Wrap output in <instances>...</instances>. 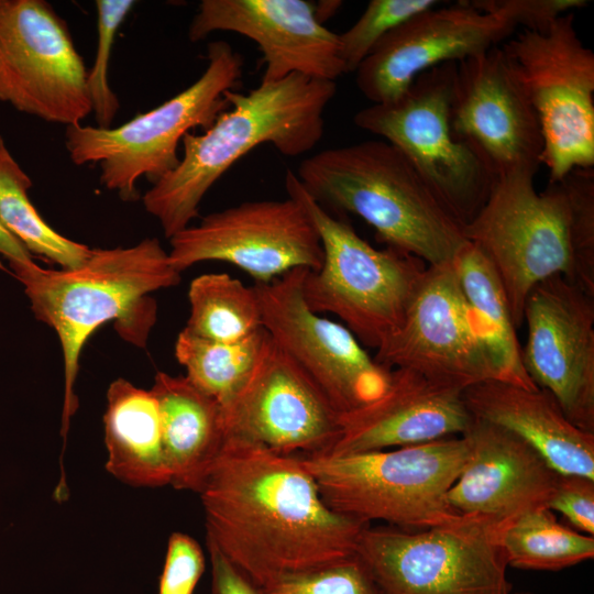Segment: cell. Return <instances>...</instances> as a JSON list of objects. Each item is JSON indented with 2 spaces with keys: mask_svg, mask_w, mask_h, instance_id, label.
<instances>
[{
  "mask_svg": "<svg viewBox=\"0 0 594 594\" xmlns=\"http://www.w3.org/2000/svg\"><path fill=\"white\" fill-rule=\"evenodd\" d=\"M256 587L258 594H381L355 554L320 568L286 573Z\"/></svg>",
  "mask_w": 594,
  "mask_h": 594,
  "instance_id": "d6a6232c",
  "label": "cell"
},
{
  "mask_svg": "<svg viewBox=\"0 0 594 594\" xmlns=\"http://www.w3.org/2000/svg\"><path fill=\"white\" fill-rule=\"evenodd\" d=\"M189 317L184 329L217 342L241 341L262 329L255 286L226 273L194 278L188 289Z\"/></svg>",
  "mask_w": 594,
  "mask_h": 594,
  "instance_id": "83f0119b",
  "label": "cell"
},
{
  "mask_svg": "<svg viewBox=\"0 0 594 594\" xmlns=\"http://www.w3.org/2000/svg\"><path fill=\"white\" fill-rule=\"evenodd\" d=\"M198 494L206 541L255 586L354 556L370 525L330 508L301 457L235 438H226Z\"/></svg>",
  "mask_w": 594,
  "mask_h": 594,
  "instance_id": "6da1fadb",
  "label": "cell"
},
{
  "mask_svg": "<svg viewBox=\"0 0 594 594\" xmlns=\"http://www.w3.org/2000/svg\"><path fill=\"white\" fill-rule=\"evenodd\" d=\"M150 391L158 406L170 485L198 493L226 441L221 406L185 375L158 372Z\"/></svg>",
  "mask_w": 594,
  "mask_h": 594,
  "instance_id": "cb8c5ba5",
  "label": "cell"
},
{
  "mask_svg": "<svg viewBox=\"0 0 594 594\" xmlns=\"http://www.w3.org/2000/svg\"><path fill=\"white\" fill-rule=\"evenodd\" d=\"M462 436L469 443V458L447 494L457 514L505 525L525 513L548 508L559 473L530 444L476 419Z\"/></svg>",
  "mask_w": 594,
  "mask_h": 594,
  "instance_id": "44dd1931",
  "label": "cell"
},
{
  "mask_svg": "<svg viewBox=\"0 0 594 594\" xmlns=\"http://www.w3.org/2000/svg\"><path fill=\"white\" fill-rule=\"evenodd\" d=\"M262 328L237 342H217L183 329L175 342V356L187 380L222 407L244 386L268 342Z\"/></svg>",
  "mask_w": 594,
  "mask_h": 594,
  "instance_id": "4316f807",
  "label": "cell"
},
{
  "mask_svg": "<svg viewBox=\"0 0 594 594\" xmlns=\"http://www.w3.org/2000/svg\"><path fill=\"white\" fill-rule=\"evenodd\" d=\"M285 187L308 213L323 251L320 268L304 275L308 308L336 315L361 344L377 350L400 326L428 265L409 253L372 246L318 204L292 169Z\"/></svg>",
  "mask_w": 594,
  "mask_h": 594,
  "instance_id": "52a82bcc",
  "label": "cell"
},
{
  "mask_svg": "<svg viewBox=\"0 0 594 594\" xmlns=\"http://www.w3.org/2000/svg\"><path fill=\"white\" fill-rule=\"evenodd\" d=\"M211 566L209 594H258L257 587L212 543L207 541Z\"/></svg>",
  "mask_w": 594,
  "mask_h": 594,
  "instance_id": "8d00e7d4",
  "label": "cell"
},
{
  "mask_svg": "<svg viewBox=\"0 0 594 594\" xmlns=\"http://www.w3.org/2000/svg\"><path fill=\"white\" fill-rule=\"evenodd\" d=\"M0 254L9 262H24L32 260L24 245L12 235L0 221Z\"/></svg>",
  "mask_w": 594,
  "mask_h": 594,
  "instance_id": "74e56055",
  "label": "cell"
},
{
  "mask_svg": "<svg viewBox=\"0 0 594 594\" xmlns=\"http://www.w3.org/2000/svg\"><path fill=\"white\" fill-rule=\"evenodd\" d=\"M535 176L518 170L497 177L463 227L496 272L517 329L530 290L550 277L594 296V170L575 168L542 191Z\"/></svg>",
  "mask_w": 594,
  "mask_h": 594,
  "instance_id": "7a4b0ae2",
  "label": "cell"
},
{
  "mask_svg": "<svg viewBox=\"0 0 594 594\" xmlns=\"http://www.w3.org/2000/svg\"><path fill=\"white\" fill-rule=\"evenodd\" d=\"M503 527L470 516L421 530L369 525L355 556L381 594H509Z\"/></svg>",
  "mask_w": 594,
  "mask_h": 594,
  "instance_id": "9c48e42d",
  "label": "cell"
},
{
  "mask_svg": "<svg viewBox=\"0 0 594 594\" xmlns=\"http://www.w3.org/2000/svg\"><path fill=\"white\" fill-rule=\"evenodd\" d=\"M462 397L474 419L518 436L559 474L594 480V433L573 425L547 391L488 380L466 387Z\"/></svg>",
  "mask_w": 594,
  "mask_h": 594,
  "instance_id": "603a6c76",
  "label": "cell"
},
{
  "mask_svg": "<svg viewBox=\"0 0 594 594\" xmlns=\"http://www.w3.org/2000/svg\"><path fill=\"white\" fill-rule=\"evenodd\" d=\"M234 32L255 42L265 65L262 81L292 74L336 81L345 74L339 34L319 20L316 2L305 0H202L188 37Z\"/></svg>",
  "mask_w": 594,
  "mask_h": 594,
  "instance_id": "ffe728a7",
  "label": "cell"
},
{
  "mask_svg": "<svg viewBox=\"0 0 594 594\" xmlns=\"http://www.w3.org/2000/svg\"><path fill=\"white\" fill-rule=\"evenodd\" d=\"M168 257L179 273L207 261L230 263L265 284L296 268L319 270V234L300 202L254 200L204 217L169 238Z\"/></svg>",
  "mask_w": 594,
  "mask_h": 594,
  "instance_id": "5bb4252c",
  "label": "cell"
},
{
  "mask_svg": "<svg viewBox=\"0 0 594 594\" xmlns=\"http://www.w3.org/2000/svg\"><path fill=\"white\" fill-rule=\"evenodd\" d=\"M207 67L189 87L158 107L117 128L66 127V150L75 165L99 163L100 183L123 200L138 199L136 183H156L179 163L177 147L189 130H207L230 105L224 94L237 90L243 58L224 41L207 48Z\"/></svg>",
  "mask_w": 594,
  "mask_h": 594,
  "instance_id": "ba28073f",
  "label": "cell"
},
{
  "mask_svg": "<svg viewBox=\"0 0 594 594\" xmlns=\"http://www.w3.org/2000/svg\"><path fill=\"white\" fill-rule=\"evenodd\" d=\"M106 469L117 480L135 487L170 484L157 402L152 392L124 378L107 392L103 416Z\"/></svg>",
  "mask_w": 594,
  "mask_h": 594,
  "instance_id": "d4e9b609",
  "label": "cell"
},
{
  "mask_svg": "<svg viewBox=\"0 0 594 594\" xmlns=\"http://www.w3.org/2000/svg\"><path fill=\"white\" fill-rule=\"evenodd\" d=\"M306 270L254 284L262 327L343 415L378 397L392 370L371 356L346 327L308 308L302 296Z\"/></svg>",
  "mask_w": 594,
  "mask_h": 594,
  "instance_id": "9a60e30c",
  "label": "cell"
},
{
  "mask_svg": "<svg viewBox=\"0 0 594 594\" xmlns=\"http://www.w3.org/2000/svg\"><path fill=\"white\" fill-rule=\"evenodd\" d=\"M469 458L464 436L344 455H301L326 504L369 522L383 520L405 530H421L461 517L448 491Z\"/></svg>",
  "mask_w": 594,
  "mask_h": 594,
  "instance_id": "8992f818",
  "label": "cell"
},
{
  "mask_svg": "<svg viewBox=\"0 0 594 594\" xmlns=\"http://www.w3.org/2000/svg\"><path fill=\"white\" fill-rule=\"evenodd\" d=\"M135 4L132 0H97V50L87 89L99 128H110L119 108V100L109 82V63L116 34Z\"/></svg>",
  "mask_w": 594,
  "mask_h": 594,
  "instance_id": "4dcf8cb0",
  "label": "cell"
},
{
  "mask_svg": "<svg viewBox=\"0 0 594 594\" xmlns=\"http://www.w3.org/2000/svg\"><path fill=\"white\" fill-rule=\"evenodd\" d=\"M452 265L468 302L492 338L509 383L537 388L522 366L521 345L507 296L488 260L468 241Z\"/></svg>",
  "mask_w": 594,
  "mask_h": 594,
  "instance_id": "484cf974",
  "label": "cell"
},
{
  "mask_svg": "<svg viewBox=\"0 0 594 594\" xmlns=\"http://www.w3.org/2000/svg\"><path fill=\"white\" fill-rule=\"evenodd\" d=\"M0 101L66 127L91 113L85 63L44 0H0Z\"/></svg>",
  "mask_w": 594,
  "mask_h": 594,
  "instance_id": "4fadbf2b",
  "label": "cell"
},
{
  "mask_svg": "<svg viewBox=\"0 0 594 594\" xmlns=\"http://www.w3.org/2000/svg\"><path fill=\"white\" fill-rule=\"evenodd\" d=\"M509 594H534V593H530V592H517V593H509Z\"/></svg>",
  "mask_w": 594,
  "mask_h": 594,
  "instance_id": "f35d334b",
  "label": "cell"
},
{
  "mask_svg": "<svg viewBox=\"0 0 594 594\" xmlns=\"http://www.w3.org/2000/svg\"><path fill=\"white\" fill-rule=\"evenodd\" d=\"M516 29L468 1L415 14L387 33L356 68L355 82L372 103L400 97L422 73L498 46Z\"/></svg>",
  "mask_w": 594,
  "mask_h": 594,
  "instance_id": "d6986e66",
  "label": "cell"
},
{
  "mask_svg": "<svg viewBox=\"0 0 594 594\" xmlns=\"http://www.w3.org/2000/svg\"><path fill=\"white\" fill-rule=\"evenodd\" d=\"M436 0H372L358 21L339 34L345 72H355L374 46L409 18L437 7Z\"/></svg>",
  "mask_w": 594,
  "mask_h": 594,
  "instance_id": "1f68e13d",
  "label": "cell"
},
{
  "mask_svg": "<svg viewBox=\"0 0 594 594\" xmlns=\"http://www.w3.org/2000/svg\"><path fill=\"white\" fill-rule=\"evenodd\" d=\"M506 63L535 109L550 180L594 166V53L575 28V13L548 30H522L502 45Z\"/></svg>",
  "mask_w": 594,
  "mask_h": 594,
  "instance_id": "30bf717a",
  "label": "cell"
},
{
  "mask_svg": "<svg viewBox=\"0 0 594 594\" xmlns=\"http://www.w3.org/2000/svg\"><path fill=\"white\" fill-rule=\"evenodd\" d=\"M295 175L322 207L359 216L386 246L428 266L451 264L468 242L464 226L384 140L320 151L302 160Z\"/></svg>",
  "mask_w": 594,
  "mask_h": 594,
  "instance_id": "5b68a950",
  "label": "cell"
},
{
  "mask_svg": "<svg viewBox=\"0 0 594 594\" xmlns=\"http://www.w3.org/2000/svg\"><path fill=\"white\" fill-rule=\"evenodd\" d=\"M374 359L389 370L408 369L462 391L488 380L509 382L452 263L427 267L400 326L376 350Z\"/></svg>",
  "mask_w": 594,
  "mask_h": 594,
  "instance_id": "7c38bea8",
  "label": "cell"
},
{
  "mask_svg": "<svg viewBox=\"0 0 594 594\" xmlns=\"http://www.w3.org/2000/svg\"><path fill=\"white\" fill-rule=\"evenodd\" d=\"M548 508L559 512L582 534L594 537V480L559 474Z\"/></svg>",
  "mask_w": 594,
  "mask_h": 594,
  "instance_id": "d590c367",
  "label": "cell"
},
{
  "mask_svg": "<svg viewBox=\"0 0 594 594\" xmlns=\"http://www.w3.org/2000/svg\"><path fill=\"white\" fill-rule=\"evenodd\" d=\"M450 125L495 179L518 170L537 174L542 164L539 119L501 45L457 63Z\"/></svg>",
  "mask_w": 594,
  "mask_h": 594,
  "instance_id": "e0dca14e",
  "label": "cell"
},
{
  "mask_svg": "<svg viewBox=\"0 0 594 594\" xmlns=\"http://www.w3.org/2000/svg\"><path fill=\"white\" fill-rule=\"evenodd\" d=\"M24 286L34 316L57 334L64 361L61 433L64 447L70 419L78 408L75 386L79 358L89 337L110 320L120 321L123 336L143 346L156 317L147 297L176 286L180 273L157 239L130 248L92 249L75 268L46 270L33 260L9 262ZM121 332V331H120Z\"/></svg>",
  "mask_w": 594,
  "mask_h": 594,
  "instance_id": "277c9868",
  "label": "cell"
},
{
  "mask_svg": "<svg viewBox=\"0 0 594 594\" xmlns=\"http://www.w3.org/2000/svg\"><path fill=\"white\" fill-rule=\"evenodd\" d=\"M462 389L394 369L384 392L340 416V433L320 454L344 455L426 443L464 435L474 421Z\"/></svg>",
  "mask_w": 594,
  "mask_h": 594,
  "instance_id": "7402d4cb",
  "label": "cell"
},
{
  "mask_svg": "<svg viewBox=\"0 0 594 594\" xmlns=\"http://www.w3.org/2000/svg\"><path fill=\"white\" fill-rule=\"evenodd\" d=\"M32 180L8 150L0 135V221L29 251L75 268L91 254L87 245L55 231L36 211L28 195Z\"/></svg>",
  "mask_w": 594,
  "mask_h": 594,
  "instance_id": "f1b7e54d",
  "label": "cell"
},
{
  "mask_svg": "<svg viewBox=\"0 0 594 594\" xmlns=\"http://www.w3.org/2000/svg\"><path fill=\"white\" fill-rule=\"evenodd\" d=\"M476 10L495 15L515 29L543 32L561 15L588 6L585 0H471Z\"/></svg>",
  "mask_w": 594,
  "mask_h": 594,
  "instance_id": "836d02e7",
  "label": "cell"
},
{
  "mask_svg": "<svg viewBox=\"0 0 594 594\" xmlns=\"http://www.w3.org/2000/svg\"><path fill=\"white\" fill-rule=\"evenodd\" d=\"M337 92L336 81L292 74L261 81L249 90H228L230 107L202 134L186 133L177 166L143 196L168 239L198 216L205 195L241 157L264 143L280 154L311 151L324 132V111Z\"/></svg>",
  "mask_w": 594,
  "mask_h": 594,
  "instance_id": "3957f363",
  "label": "cell"
},
{
  "mask_svg": "<svg viewBox=\"0 0 594 594\" xmlns=\"http://www.w3.org/2000/svg\"><path fill=\"white\" fill-rule=\"evenodd\" d=\"M221 410L226 438L282 454L324 453L340 433L341 415L271 338L248 382Z\"/></svg>",
  "mask_w": 594,
  "mask_h": 594,
  "instance_id": "ac0fdd59",
  "label": "cell"
},
{
  "mask_svg": "<svg viewBox=\"0 0 594 594\" xmlns=\"http://www.w3.org/2000/svg\"><path fill=\"white\" fill-rule=\"evenodd\" d=\"M501 546L507 565L521 570L559 571L594 557V537L559 524L549 508L505 524Z\"/></svg>",
  "mask_w": 594,
  "mask_h": 594,
  "instance_id": "f546056e",
  "label": "cell"
},
{
  "mask_svg": "<svg viewBox=\"0 0 594 594\" xmlns=\"http://www.w3.org/2000/svg\"><path fill=\"white\" fill-rule=\"evenodd\" d=\"M457 63L420 74L397 99L359 110L354 124L396 146L463 224L485 204L495 178L450 125Z\"/></svg>",
  "mask_w": 594,
  "mask_h": 594,
  "instance_id": "8fae6325",
  "label": "cell"
},
{
  "mask_svg": "<svg viewBox=\"0 0 594 594\" xmlns=\"http://www.w3.org/2000/svg\"><path fill=\"white\" fill-rule=\"evenodd\" d=\"M206 566L199 543L183 532H173L167 542L157 594H193Z\"/></svg>",
  "mask_w": 594,
  "mask_h": 594,
  "instance_id": "e575fe53",
  "label": "cell"
},
{
  "mask_svg": "<svg viewBox=\"0 0 594 594\" xmlns=\"http://www.w3.org/2000/svg\"><path fill=\"white\" fill-rule=\"evenodd\" d=\"M521 363L566 418L594 433V296L561 276L537 284L524 308Z\"/></svg>",
  "mask_w": 594,
  "mask_h": 594,
  "instance_id": "2e32d148",
  "label": "cell"
}]
</instances>
